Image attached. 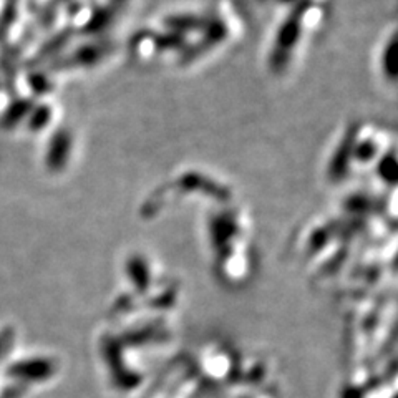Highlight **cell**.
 Segmentation results:
<instances>
[{"mask_svg":"<svg viewBox=\"0 0 398 398\" xmlns=\"http://www.w3.org/2000/svg\"><path fill=\"white\" fill-rule=\"evenodd\" d=\"M50 367L47 362H28V363H18L10 368V375L15 377H27V378H43L48 375Z\"/></svg>","mask_w":398,"mask_h":398,"instance_id":"1","label":"cell"},{"mask_svg":"<svg viewBox=\"0 0 398 398\" xmlns=\"http://www.w3.org/2000/svg\"><path fill=\"white\" fill-rule=\"evenodd\" d=\"M10 337H12V333L10 332H7V333H4L2 337H0V357H2V353L7 350V343H9V340H10Z\"/></svg>","mask_w":398,"mask_h":398,"instance_id":"2","label":"cell"}]
</instances>
